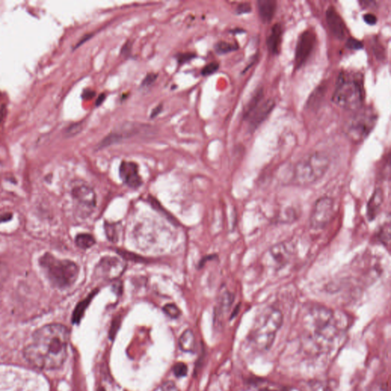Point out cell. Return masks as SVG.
Returning a JSON list of instances; mask_svg holds the SVG:
<instances>
[{"label": "cell", "instance_id": "obj_1", "mask_svg": "<svg viewBox=\"0 0 391 391\" xmlns=\"http://www.w3.org/2000/svg\"><path fill=\"white\" fill-rule=\"evenodd\" d=\"M69 329L54 323L37 329L24 349L26 361L38 369L54 370L64 365L68 356Z\"/></svg>", "mask_w": 391, "mask_h": 391}, {"label": "cell", "instance_id": "obj_2", "mask_svg": "<svg viewBox=\"0 0 391 391\" xmlns=\"http://www.w3.org/2000/svg\"><path fill=\"white\" fill-rule=\"evenodd\" d=\"M303 345L314 355L329 352L347 329L346 322L336 312L316 305L306 310L303 319Z\"/></svg>", "mask_w": 391, "mask_h": 391}, {"label": "cell", "instance_id": "obj_3", "mask_svg": "<svg viewBox=\"0 0 391 391\" xmlns=\"http://www.w3.org/2000/svg\"><path fill=\"white\" fill-rule=\"evenodd\" d=\"M283 322L284 315L281 310L273 306L266 307L255 318L247 335V341L257 351H269L275 341Z\"/></svg>", "mask_w": 391, "mask_h": 391}, {"label": "cell", "instance_id": "obj_4", "mask_svg": "<svg viewBox=\"0 0 391 391\" xmlns=\"http://www.w3.org/2000/svg\"><path fill=\"white\" fill-rule=\"evenodd\" d=\"M38 263L49 283L54 288L64 290L71 288L77 280L80 269L70 260L58 259L50 253H45Z\"/></svg>", "mask_w": 391, "mask_h": 391}, {"label": "cell", "instance_id": "obj_5", "mask_svg": "<svg viewBox=\"0 0 391 391\" xmlns=\"http://www.w3.org/2000/svg\"><path fill=\"white\" fill-rule=\"evenodd\" d=\"M329 158L324 153L307 154L295 165L292 182L300 187H307L320 180L329 168Z\"/></svg>", "mask_w": 391, "mask_h": 391}, {"label": "cell", "instance_id": "obj_6", "mask_svg": "<svg viewBox=\"0 0 391 391\" xmlns=\"http://www.w3.org/2000/svg\"><path fill=\"white\" fill-rule=\"evenodd\" d=\"M365 93L360 78L341 73L332 96L334 103L346 110L356 111L363 103Z\"/></svg>", "mask_w": 391, "mask_h": 391}, {"label": "cell", "instance_id": "obj_7", "mask_svg": "<svg viewBox=\"0 0 391 391\" xmlns=\"http://www.w3.org/2000/svg\"><path fill=\"white\" fill-rule=\"evenodd\" d=\"M377 120V115L372 109L358 111L348 120L344 131L352 142H363L372 131Z\"/></svg>", "mask_w": 391, "mask_h": 391}, {"label": "cell", "instance_id": "obj_8", "mask_svg": "<svg viewBox=\"0 0 391 391\" xmlns=\"http://www.w3.org/2000/svg\"><path fill=\"white\" fill-rule=\"evenodd\" d=\"M335 201L329 196H322L316 201L312 209L310 224L314 230H321L330 223L334 217Z\"/></svg>", "mask_w": 391, "mask_h": 391}, {"label": "cell", "instance_id": "obj_9", "mask_svg": "<svg viewBox=\"0 0 391 391\" xmlns=\"http://www.w3.org/2000/svg\"><path fill=\"white\" fill-rule=\"evenodd\" d=\"M146 125L139 123L125 122L120 125L118 128H115L110 133L108 134L100 142L98 147L99 149L109 147L113 145L118 144L122 141L138 136L140 134L144 133L147 129Z\"/></svg>", "mask_w": 391, "mask_h": 391}, {"label": "cell", "instance_id": "obj_10", "mask_svg": "<svg viewBox=\"0 0 391 391\" xmlns=\"http://www.w3.org/2000/svg\"><path fill=\"white\" fill-rule=\"evenodd\" d=\"M125 268V263L122 260L115 257H104L97 265L96 274L101 280L113 281L122 274Z\"/></svg>", "mask_w": 391, "mask_h": 391}, {"label": "cell", "instance_id": "obj_11", "mask_svg": "<svg viewBox=\"0 0 391 391\" xmlns=\"http://www.w3.org/2000/svg\"><path fill=\"white\" fill-rule=\"evenodd\" d=\"M71 195L76 205L86 212L92 211L97 204V196L92 187L85 182L76 181L71 187Z\"/></svg>", "mask_w": 391, "mask_h": 391}, {"label": "cell", "instance_id": "obj_12", "mask_svg": "<svg viewBox=\"0 0 391 391\" xmlns=\"http://www.w3.org/2000/svg\"><path fill=\"white\" fill-rule=\"evenodd\" d=\"M293 254V247L290 243H281L274 244L267 253V265L274 270H280L288 265Z\"/></svg>", "mask_w": 391, "mask_h": 391}, {"label": "cell", "instance_id": "obj_13", "mask_svg": "<svg viewBox=\"0 0 391 391\" xmlns=\"http://www.w3.org/2000/svg\"><path fill=\"white\" fill-rule=\"evenodd\" d=\"M316 43V35L314 31L307 30L303 31L298 39L295 54V65L296 68L303 66L311 54Z\"/></svg>", "mask_w": 391, "mask_h": 391}, {"label": "cell", "instance_id": "obj_14", "mask_svg": "<svg viewBox=\"0 0 391 391\" xmlns=\"http://www.w3.org/2000/svg\"><path fill=\"white\" fill-rule=\"evenodd\" d=\"M120 178L130 188L137 189L142 185V179L139 173L138 165L132 161H124L120 167Z\"/></svg>", "mask_w": 391, "mask_h": 391}, {"label": "cell", "instance_id": "obj_15", "mask_svg": "<svg viewBox=\"0 0 391 391\" xmlns=\"http://www.w3.org/2000/svg\"><path fill=\"white\" fill-rule=\"evenodd\" d=\"M325 17L332 33L339 39H343L346 34V27L342 18L332 5L329 6L326 10Z\"/></svg>", "mask_w": 391, "mask_h": 391}, {"label": "cell", "instance_id": "obj_16", "mask_svg": "<svg viewBox=\"0 0 391 391\" xmlns=\"http://www.w3.org/2000/svg\"><path fill=\"white\" fill-rule=\"evenodd\" d=\"M274 106H275V102L272 99H268L262 105L258 106L247 118L249 121L248 122L249 129L253 131L258 128V127L268 118V116L271 113Z\"/></svg>", "mask_w": 391, "mask_h": 391}, {"label": "cell", "instance_id": "obj_17", "mask_svg": "<svg viewBox=\"0 0 391 391\" xmlns=\"http://www.w3.org/2000/svg\"><path fill=\"white\" fill-rule=\"evenodd\" d=\"M384 194L382 189H376L367 202L366 214L369 221H373L377 218L384 203Z\"/></svg>", "mask_w": 391, "mask_h": 391}, {"label": "cell", "instance_id": "obj_18", "mask_svg": "<svg viewBox=\"0 0 391 391\" xmlns=\"http://www.w3.org/2000/svg\"><path fill=\"white\" fill-rule=\"evenodd\" d=\"M282 33V27L281 24L277 23L272 27L270 34L267 38V46L269 51L272 54H277L280 51Z\"/></svg>", "mask_w": 391, "mask_h": 391}, {"label": "cell", "instance_id": "obj_19", "mask_svg": "<svg viewBox=\"0 0 391 391\" xmlns=\"http://www.w3.org/2000/svg\"><path fill=\"white\" fill-rule=\"evenodd\" d=\"M258 5L262 21L265 23H270L275 14L277 2L274 0H259Z\"/></svg>", "mask_w": 391, "mask_h": 391}, {"label": "cell", "instance_id": "obj_20", "mask_svg": "<svg viewBox=\"0 0 391 391\" xmlns=\"http://www.w3.org/2000/svg\"><path fill=\"white\" fill-rule=\"evenodd\" d=\"M309 391H336L337 384L332 380H314L308 384Z\"/></svg>", "mask_w": 391, "mask_h": 391}, {"label": "cell", "instance_id": "obj_21", "mask_svg": "<svg viewBox=\"0 0 391 391\" xmlns=\"http://www.w3.org/2000/svg\"><path fill=\"white\" fill-rule=\"evenodd\" d=\"M179 345L180 349L185 352H193L194 351L196 341L195 336L192 331L188 329L182 333L179 340Z\"/></svg>", "mask_w": 391, "mask_h": 391}, {"label": "cell", "instance_id": "obj_22", "mask_svg": "<svg viewBox=\"0 0 391 391\" xmlns=\"http://www.w3.org/2000/svg\"><path fill=\"white\" fill-rule=\"evenodd\" d=\"M325 93H326V86L322 85L317 87L309 97L308 101L306 102V108L309 109H314L318 107L323 100Z\"/></svg>", "mask_w": 391, "mask_h": 391}, {"label": "cell", "instance_id": "obj_23", "mask_svg": "<svg viewBox=\"0 0 391 391\" xmlns=\"http://www.w3.org/2000/svg\"><path fill=\"white\" fill-rule=\"evenodd\" d=\"M97 290L95 291H93L85 299H83V301L80 302L79 304L76 306L74 312L73 314V323H79L81 320L82 317H83V314L85 313L86 310L90 305V302L92 301L93 298L97 294Z\"/></svg>", "mask_w": 391, "mask_h": 391}, {"label": "cell", "instance_id": "obj_24", "mask_svg": "<svg viewBox=\"0 0 391 391\" xmlns=\"http://www.w3.org/2000/svg\"><path fill=\"white\" fill-rule=\"evenodd\" d=\"M264 97V92L262 89H259L257 90L255 94L252 96L251 99L247 102V105L244 109V118L247 120L249 117L250 115L255 111V109L259 106L260 102L262 101V98Z\"/></svg>", "mask_w": 391, "mask_h": 391}, {"label": "cell", "instance_id": "obj_25", "mask_svg": "<svg viewBox=\"0 0 391 391\" xmlns=\"http://www.w3.org/2000/svg\"><path fill=\"white\" fill-rule=\"evenodd\" d=\"M234 301V295L229 291H224L220 296L218 303L219 314H223L230 309Z\"/></svg>", "mask_w": 391, "mask_h": 391}, {"label": "cell", "instance_id": "obj_26", "mask_svg": "<svg viewBox=\"0 0 391 391\" xmlns=\"http://www.w3.org/2000/svg\"><path fill=\"white\" fill-rule=\"evenodd\" d=\"M76 245L82 249H88L96 244V240L94 236L90 234H79L75 239Z\"/></svg>", "mask_w": 391, "mask_h": 391}, {"label": "cell", "instance_id": "obj_27", "mask_svg": "<svg viewBox=\"0 0 391 391\" xmlns=\"http://www.w3.org/2000/svg\"><path fill=\"white\" fill-rule=\"evenodd\" d=\"M255 388L258 391H287L285 388L280 385L273 384L270 381H263V380H258L255 381Z\"/></svg>", "mask_w": 391, "mask_h": 391}, {"label": "cell", "instance_id": "obj_28", "mask_svg": "<svg viewBox=\"0 0 391 391\" xmlns=\"http://www.w3.org/2000/svg\"><path fill=\"white\" fill-rule=\"evenodd\" d=\"M104 229H105L106 237L110 242L116 243L118 241V227H117L116 224L106 221L105 224H104Z\"/></svg>", "mask_w": 391, "mask_h": 391}, {"label": "cell", "instance_id": "obj_29", "mask_svg": "<svg viewBox=\"0 0 391 391\" xmlns=\"http://www.w3.org/2000/svg\"><path fill=\"white\" fill-rule=\"evenodd\" d=\"M377 239L379 240L380 243L384 245H388L391 240V227H390V223L384 224L382 227L380 228L379 231L377 234Z\"/></svg>", "mask_w": 391, "mask_h": 391}, {"label": "cell", "instance_id": "obj_30", "mask_svg": "<svg viewBox=\"0 0 391 391\" xmlns=\"http://www.w3.org/2000/svg\"><path fill=\"white\" fill-rule=\"evenodd\" d=\"M239 49L236 44L229 43L226 42H220L215 45V50L219 54H225L236 50Z\"/></svg>", "mask_w": 391, "mask_h": 391}, {"label": "cell", "instance_id": "obj_31", "mask_svg": "<svg viewBox=\"0 0 391 391\" xmlns=\"http://www.w3.org/2000/svg\"><path fill=\"white\" fill-rule=\"evenodd\" d=\"M163 311L168 317L172 318H178L180 316V310L176 305L173 303H168L163 307Z\"/></svg>", "mask_w": 391, "mask_h": 391}, {"label": "cell", "instance_id": "obj_32", "mask_svg": "<svg viewBox=\"0 0 391 391\" xmlns=\"http://www.w3.org/2000/svg\"><path fill=\"white\" fill-rule=\"evenodd\" d=\"M83 129V122L74 123V124H72L68 128H67L66 131H65V135L68 137L76 136L78 134L80 133Z\"/></svg>", "mask_w": 391, "mask_h": 391}, {"label": "cell", "instance_id": "obj_33", "mask_svg": "<svg viewBox=\"0 0 391 391\" xmlns=\"http://www.w3.org/2000/svg\"><path fill=\"white\" fill-rule=\"evenodd\" d=\"M9 273L7 265L0 261V290L2 289L4 284L7 281Z\"/></svg>", "mask_w": 391, "mask_h": 391}, {"label": "cell", "instance_id": "obj_34", "mask_svg": "<svg viewBox=\"0 0 391 391\" xmlns=\"http://www.w3.org/2000/svg\"><path fill=\"white\" fill-rule=\"evenodd\" d=\"M219 68H220V64L217 61H213V62L206 65L201 71V73L203 76H209V75L213 74L215 72H217Z\"/></svg>", "mask_w": 391, "mask_h": 391}, {"label": "cell", "instance_id": "obj_35", "mask_svg": "<svg viewBox=\"0 0 391 391\" xmlns=\"http://www.w3.org/2000/svg\"><path fill=\"white\" fill-rule=\"evenodd\" d=\"M187 370H188L187 366L183 362H178V363L173 366V374L177 376V377H184V376L187 375Z\"/></svg>", "mask_w": 391, "mask_h": 391}, {"label": "cell", "instance_id": "obj_36", "mask_svg": "<svg viewBox=\"0 0 391 391\" xmlns=\"http://www.w3.org/2000/svg\"><path fill=\"white\" fill-rule=\"evenodd\" d=\"M196 57V54L192 53V52H187V53H180V54H177L176 58L179 64H183L184 63L188 62L191 61Z\"/></svg>", "mask_w": 391, "mask_h": 391}, {"label": "cell", "instance_id": "obj_37", "mask_svg": "<svg viewBox=\"0 0 391 391\" xmlns=\"http://www.w3.org/2000/svg\"><path fill=\"white\" fill-rule=\"evenodd\" d=\"M157 78H158V73H147L146 77L142 80L141 86H142V87H149L150 86L152 85L153 83L156 81Z\"/></svg>", "mask_w": 391, "mask_h": 391}, {"label": "cell", "instance_id": "obj_38", "mask_svg": "<svg viewBox=\"0 0 391 391\" xmlns=\"http://www.w3.org/2000/svg\"><path fill=\"white\" fill-rule=\"evenodd\" d=\"M346 46L348 49H352V50H360L364 47L363 43L362 42L353 38H348L346 42Z\"/></svg>", "mask_w": 391, "mask_h": 391}, {"label": "cell", "instance_id": "obj_39", "mask_svg": "<svg viewBox=\"0 0 391 391\" xmlns=\"http://www.w3.org/2000/svg\"><path fill=\"white\" fill-rule=\"evenodd\" d=\"M251 11V4L248 3V2H243V3H240L238 5L236 12L237 14L242 15L249 13Z\"/></svg>", "mask_w": 391, "mask_h": 391}, {"label": "cell", "instance_id": "obj_40", "mask_svg": "<svg viewBox=\"0 0 391 391\" xmlns=\"http://www.w3.org/2000/svg\"><path fill=\"white\" fill-rule=\"evenodd\" d=\"M161 391H180V390L173 381H168L161 385Z\"/></svg>", "mask_w": 391, "mask_h": 391}, {"label": "cell", "instance_id": "obj_41", "mask_svg": "<svg viewBox=\"0 0 391 391\" xmlns=\"http://www.w3.org/2000/svg\"><path fill=\"white\" fill-rule=\"evenodd\" d=\"M120 318H115L114 321L113 322V324H112V326H111L110 332H109V336H110V338L112 339V340L114 339L115 336H116V332H117V331H118L119 327H120Z\"/></svg>", "mask_w": 391, "mask_h": 391}, {"label": "cell", "instance_id": "obj_42", "mask_svg": "<svg viewBox=\"0 0 391 391\" xmlns=\"http://www.w3.org/2000/svg\"><path fill=\"white\" fill-rule=\"evenodd\" d=\"M132 43L129 41L128 42H125L123 45L122 48L121 49V54L124 57H127L128 56H130L131 54V52H132Z\"/></svg>", "mask_w": 391, "mask_h": 391}, {"label": "cell", "instance_id": "obj_43", "mask_svg": "<svg viewBox=\"0 0 391 391\" xmlns=\"http://www.w3.org/2000/svg\"><path fill=\"white\" fill-rule=\"evenodd\" d=\"M364 20L367 24H370V25H374L377 22V17L374 14H371V13H367V14L365 15L364 16Z\"/></svg>", "mask_w": 391, "mask_h": 391}, {"label": "cell", "instance_id": "obj_44", "mask_svg": "<svg viewBox=\"0 0 391 391\" xmlns=\"http://www.w3.org/2000/svg\"><path fill=\"white\" fill-rule=\"evenodd\" d=\"M96 96V92L94 90H87L83 91L82 97L83 99H91Z\"/></svg>", "mask_w": 391, "mask_h": 391}, {"label": "cell", "instance_id": "obj_45", "mask_svg": "<svg viewBox=\"0 0 391 391\" xmlns=\"http://www.w3.org/2000/svg\"><path fill=\"white\" fill-rule=\"evenodd\" d=\"M163 109V105L162 104H160L158 105V106H156L154 109H153L152 112L151 113V119L155 118L160 113H161V111Z\"/></svg>", "mask_w": 391, "mask_h": 391}, {"label": "cell", "instance_id": "obj_46", "mask_svg": "<svg viewBox=\"0 0 391 391\" xmlns=\"http://www.w3.org/2000/svg\"><path fill=\"white\" fill-rule=\"evenodd\" d=\"M369 391H388L387 387L384 384H376L369 390Z\"/></svg>", "mask_w": 391, "mask_h": 391}, {"label": "cell", "instance_id": "obj_47", "mask_svg": "<svg viewBox=\"0 0 391 391\" xmlns=\"http://www.w3.org/2000/svg\"><path fill=\"white\" fill-rule=\"evenodd\" d=\"M12 218V213H4V214L0 215V223L9 221Z\"/></svg>", "mask_w": 391, "mask_h": 391}, {"label": "cell", "instance_id": "obj_48", "mask_svg": "<svg viewBox=\"0 0 391 391\" xmlns=\"http://www.w3.org/2000/svg\"><path fill=\"white\" fill-rule=\"evenodd\" d=\"M106 94H101L98 97V98H97V100H96V106L98 107V106H101V105L103 103L105 99H106Z\"/></svg>", "mask_w": 391, "mask_h": 391}, {"label": "cell", "instance_id": "obj_49", "mask_svg": "<svg viewBox=\"0 0 391 391\" xmlns=\"http://www.w3.org/2000/svg\"><path fill=\"white\" fill-rule=\"evenodd\" d=\"M92 36H93L92 34H88V35H84V36H83V38H82L81 40H80V42H78V44L77 45H76V48L79 47L80 45H81L82 44H83L84 43V42H87V41L89 40V39H90V38H91V37Z\"/></svg>", "mask_w": 391, "mask_h": 391}, {"label": "cell", "instance_id": "obj_50", "mask_svg": "<svg viewBox=\"0 0 391 391\" xmlns=\"http://www.w3.org/2000/svg\"><path fill=\"white\" fill-rule=\"evenodd\" d=\"M375 2H372V1H362V2H360V5H362V6H363L364 8L370 7Z\"/></svg>", "mask_w": 391, "mask_h": 391}, {"label": "cell", "instance_id": "obj_51", "mask_svg": "<svg viewBox=\"0 0 391 391\" xmlns=\"http://www.w3.org/2000/svg\"><path fill=\"white\" fill-rule=\"evenodd\" d=\"M97 391H106V390L104 389V388H102V387H100V388H98Z\"/></svg>", "mask_w": 391, "mask_h": 391}]
</instances>
